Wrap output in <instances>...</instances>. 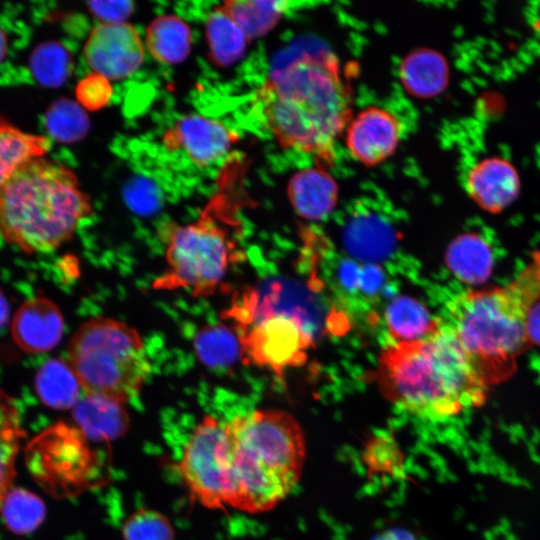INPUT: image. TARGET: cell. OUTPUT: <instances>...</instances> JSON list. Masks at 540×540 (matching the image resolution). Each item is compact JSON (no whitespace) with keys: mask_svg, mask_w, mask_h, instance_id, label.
I'll use <instances>...</instances> for the list:
<instances>
[{"mask_svg":"<svg viewBox=\"0 0 540 540\" xmlns=\"http://www.w3.org/2000/svg\"><path fill=\"white\" fill-rule=\"evenodd\" d=\"M364 267L352 260H343L338 267V280L348 292L363 290Z\"/></svg>","mask_w":540,"mask_h":540,"instance_id":"obj_36","label":"cell"},{"mask_svg":"<svg viewBox=\"0 0 540 540\" xmlns=\"http://www.w3.org/2000/svg\"><path fill=\"white\" fill-rule=\"evenodd\" d=\"M446 263L460 280L480 284L492 270V252L479 235L464 233L455 238L446 251Z\"/></svg>","mask_w":540,"mask_h":540,"instance_id":"obj_21","label":"cell"},{"mask_svg":"<svg viewBox=\"0 0 540 540\" xmlns=\"http://www.w3.org/2000/svg\"><path fill=\"white\" fill-rule=\"evenodd\" d=\"M91 14L101 23L119 24L132 14L134 3L132 1H91L87 3Z\"/></svg>","mask_w":540,"mask_h":540,"instance_id":"obj_34","label":"cell"},{"mask_svg":"<svg viewBox=\"0 0 540 540\" xmlns=\"http://www.w3.org/2000/svg\"><path fill=\"white\" fill-rule=\"evenodd\" d=\"M465 187L478 207L496 214L516 200L520 192V178L510 161L491 156L477 160L468 169Z\"/></svg>","mask_w":540,"mask_h":540,"instance_id":"obj_13","label":"cell"},{"mask_svg":"<svg viewBox=\"0 0 540 540\" xmlns=\"http://www.w3.org/2000/svg\"><path fill=\"white\" fill-rule=\"evenodd\" d=\"M194 348L200 362L211 368L228 367L242 354L239 337L224 324L200 329L194 338Z\"/></svg>","mask_w":540,"mask_h":540,"instance_id":"obj_26","label":"cell"},{"mask_svg":"<svg viewBox=\"0 0 540 540\" xmlns=\"http://www.w3.org/2000/svg\"><path fill=\"white\" fill-rule=\"evenodd\" d=\"M377 377L389 401L434 421L482 406L489 391L446 322L423 339L390 344L381 353Z\"/></svg>","mask_w":540,"mask_h":540,"instance_id":"obj_2","label":"cell"},{"mask_svg":"<svg viewBox=\"0 0 540 540\" xmlns=\"http://www.w3.org/2000/svg\"><path fill=\"white\" fill-rule=\"evenodd\" d=\"M146 44L150 54L162 64L184 61L190 53L192 36L189 26L172 14L155 18L146 29Z\"/></svg>","mask_w":540,"mask_h":540,"instance_id":"obj_18","label":"cell"},{"mask_svg":"<svg viewBox=\"0 0 540 540\" xmlns=\"http://www.w3.org/2000/svg\"><path fill=\"white\" fill-rule=\"evenodd\" d=\"M11 174L5 169V167L0 163V184L6 180Z\"/></svg>","mask_w":540,"mask_h":540,"instance_id":"obj_41","label":"cell"},{"mask_svg":"<svg viewBox=\"0 0 540 540\" xmlns=\"http://www.w3.org/2000/svg\"><path fill=\"white\" fill-rule=\"evenodd\" d=\"M389 335L394 342H412L432 333L439 325L426 307L409 296H397L385 312Z\"/></svg>","mask_w":540,"mask_h":540,"instance_id":"obj_24","label":"cell"},{"mask_svg":"<svg viewBox=\"0 0 540 540\" xmlns=\"http://www.w3.org/2000/svg\"><path fill=\"white\" fill-rule=\"evenodd\" d=\"M35 70L41 81L49 86L62 84L70 75L72 60L69 52L60 44L50 42L38 49Z\"/></svg>","mask_w":540,"mask_h":540,"instance_id":"obj_31","label":"cell"},{"mask_svg":"<svg viewBox=\"0 0 540 540\" xmlns=\"http://www.w3.org/2000/svg\"><path fill=\"white\" fill-rule=\"evenodd\" d=\"M288 196L300 216L309 220H320L335 207L338 187L324 169L306 168L295 173L290 179Z\"/></svg>","mask_w":540,"mask_h":540,"instance_id":"obj_16","label":"cell"},{"mask_svg":"<svg viewBox=\"0 0 540 540\" xmlns=\"http://www.w3.org/2000/svg\"><path fill=\"white\" fill-rule=\"evenodd\" d=\"M124 405L100 395H86L73 408V415L82 431L94 437L113 438L128 424Z\"/></svg>","mask_w":540,"mask_h":540,"instance_id":"obj_19","label":"cell"},{"mask_svg":"<svg viewBox=\"0 0 540 540\" xmlns=\"http://www.w3.org/2000/svg\"><path fill=\"white\" fill-rule=\"evenodd\" d=\"M64 332L59 307L46 297H34L21 304L14 314L11 334L26 353L40 354L55 348Z\"/></svg>","mask_w":540,"mask_h":540,"instance_id":"obj_14","label":"cell"},{"mask_svg":"<svg viewBox=\"0 0 540 540\" xmlns=\"http://www.w3.org/2000/svg\"><path fill=\"white\" fill-rule=\"evenodd\" d=\"M540 300V251L506 285L469 290L448 306L446 322L490 386L507 380L517 359L531 347L528 314Z\"/></svg>","mask_w":540,"mask_h":540,"instance_id":"obj_3","label":"cell"},{"mask_svg":"<svg viewBox=\"0 0 540 540\" xmlns=\"http://www.w3.org/2000/svg\"><path fill=\"white\" fill-rule=\"evenodd\" d=\"M225 207L218 194L197 220L165 225L166 269L154 280L153 289H185L195 297H207L220 288L239 256Z\"/></svg>","mask_w":540,"mask_h":540,"instance_id":"obj_7","label":"cell"},{"mask_svg":"<svg viewBox=\"0 0 540 540\" xmlns=\"http://www.w3.org/2000/svg\"><path fill=\"white\" fill-rule=\"evenodd\" d=\"M287 4L283 1L234 0L224 2L222 7L251 39L270 31L284 14Z\"/></svg>","mask_w":540,"mask_h":540,"instance_id":"obj_27","label":"cell"},{"mask_svg":"<svg viewBox=\"0 0 540 540\" xmlns=\"http://www.w3.org/2000/svg\"><path fill=\"white\" fill-rule=\"evenodd\" d=\"M68 363L86 395L126 404L151 374L140 333L127 323L97 316L83 322L70 339Z\"/></svg>","mask_w":540,"mask_h":540,"instance_id":"obj_6","label":"cell"},{"mask_svg":"<svg viewBox=\"0 0 540 540\" xmlns=\"http://www.w3.org/2000/svg\"><path fill=\"white\" fill-rule=\"evenodd\" d=\"M6 51V39L3 32L0 29V61L4 57Z\"/></svg>","mask_w":540,"mask_h":540,"instance_id":"obj_40","label":"cell"},{"mask_svg":"<svg viewBox=\"0 0 540 540\" xmlns=\"http://www.w3.org/2000/svg\"><path fill=\"white\" fill-rule=\"evenodd\" d=\"M0 513L11 531L25 534L42 523L45 506L43 501L30 491L13 488L6 495Z\"/></svg>","mask_w":540,"mask_h":540,"instance_id":"obj_28","label":"cell"},{"mask_svg":"<svg viewBox=\"0 0 540 540\" xmlns=\"http://www.w3.org/2000/svg\"><path fill=\"white\" fill-rule=\"evenodd\" d=\"M238 331L245 358L278 377L287 368L301 365L312 344L311 333L301 317L272 303L256 310Z\"/></svg>","mask_w":540,"mask_h":540,"instance_id":"obj_8","label":"cell"},{"mask_svg":"<svg viewBox=\"0 0 540 540\" xmlns=\"http://www.w3.org/2000/svg\"><path fill=\"white\" fill-rule=\"evenodd\" d=\"M179 473L196 501L205 507L228 503V440L224 423L206 415L196 425L178 462Z\"/></svg>","mask_w":540,"mask_h":540,"instance_id":"obj_9","label":"cell"},{"mask_svg":"<svg viewBox=\"0 0 540 540\" xmlns=\"http://www.w3.org/2000/svg\"><path fill=\"white\" fill-rule=\"evenodd\" d=\"M50 147L48 137L23 131L0 117V163L10 174L30 161L46 157Z\"/></svg>","mask_w":540,"mask_h":540,"instance_id":"obj_25","label":"cell"},{"mask_svg":"<svg viewBox=\"0 0 540 540\" xmlns=\"http://www.w3.org/2000/svg\"><path fill=\"white\" fill-rule=\"evenodd\" d=\"M228 440L227 505L264 512L297 484L305 460L302 429L287 412L254 410L224 423Z\"/></svg>","mask_w":540,"mask_h":540,"instance_id":"obj_4","label":"cell"},{"mask_svg":"<svg viewBox=\"0 0 540 540\" xmlns=\"http://www.w3.org/2000/svg\"><path fill=\"white\" fill-rule=\"evenodd\" d=\"M372 540H417L409 531L402 528H391L381 532Z\"/></svg>","mask_w":540,"mask_h":540,"instance_id":"obj_38","label":"cell"},{"mask_svg":"<svg viewBox=\"0 0 540 540\" xmlns=\"http://www.w3.org/2000/svg\"><path fill=\"white\" fill-rule=\"evenodd\" d=\"M526 331L530 345L540 346V300L534 304L528 314Z\"/></svg>","mask_w":540,"mask_h":540,"instance_id":"obj_37","label":"cell"},{"mask_svg":"<svg viewBox=\"0 0 540 540\" xmlns=\"http://www.w3.org/2000/svg\"><path fill=\"white\" fill-rule=\"evenodd\" d=\"M233 142L234 135L222 122L197 114L180 118L164 134V144L167 147L183 148L188 157L200 167L225 155Z\"/></svg>","mask_w":540,"mask_h":540,"instance_id":"obj_12","label":"cell"},{"mask_svg":"<svg viewBox=\"0 0 540 540\" xmlns=\"http://www.w3.org/2000/svg\"><path fill=\"white\" fill-rule=\"evenodd\" d=\"M24 437L21 416L15 400L0 388V511L12 489L16 458Z\"/></svg>","mask_w":540,"mask_h":540,"instance_id":"obj_22","label":"cell"},{"mask_svg":"<svg viewBox=\"0 0 540 540\" xmlns=\"http://www.w3.org/2000/svg\"><path fill=\"white\" fill-rule=\"evenodd\" d=\"M393 227L381 215L371 211L355 213L348 221L343 243L350 255L369 261L387 258L396 245Z\"/></svg>","mask_w":540,"mask_h":540,"instance_id":"obj_15","label":"cell"},{"mask_svg":"<svg viewBox=\"0 0 540 540\" xmlns=\"http://www.w3.org/2000/svg\"><path fill=\"white\" fill-rule=\"evenodd\" d=\"M345 134L350 154L360 163L373 166L390 157L399 142L397 118L381 107H368L351 118Z\"/></svg>","mask_w":540,"mask_h":540,"instance_id":"obj_11","label":"cell"},{"mask_svg":"<svg viewBox=\"0 0 540 540\" xmlns=\"http://www.w3.org/2000/svg\"><path fill=\"white\" fill-rule=\"evenodd\" d=\"M92 210L76 173L46 157L17 168L0 184V234L26 253L57 250Z\"/></svg>","mask_w":540,"mask_h":540,"instance_id":"obj_5","label":"cell"},{"mask_svg":"<svg viewBox=\"0 0 540 540\" xmlns=\"http://www.w3.org/2000/svg\"><path fill=\"white\" fill-rule=\"evenodd\" d=\"M399 75L404 88L411 95L429 98L445 89L449 80V69L440 53L421 48L403 59Z\"/></svg>","mask_w":540,"mask_h":540,"instance_id":"obj_17","label":"cell"},{"mask_svg":"<svg viewBox=\"0 0 540 540\" xmlns=\"http://www.w3.org/2000/svg\"><path fill=\"white\" fill-rule=\"evenodd\" d=\"M126 199L133 208L148 211L156 203V189L148 181L139 179L126 190Z\"/></svg>","mask_w":540,"mask_h":540,"instance_id":"obj_35","label":"cell"},{"mask_svg":"<svg viewBox=\"0 0 540 540\" xmlns=\"http://www.w3.org/2000/svg\"><path fill=\"white\" fill-rule=\"evenodd\" d=\"M35 390L41 402L53 409H70L80 400V383L67 361L51 358L35 376Z\"/></svg>","mask_w":540,"mask_h":540,"instance_id":"obj_20","label":"cell"},{"mask_svg":"<svg viewBox=\"0 0 540 540\" xmlns=\"http://www.w3.org/2000/svg\"><path fill=\"white\" fill-rule=\"evenodd\" d=\"M363 459L372 474L398 476L403 472V454L389 435L373 436L366 443Z\"/></svg>","mask_w":540,"mask_h":540,"instance_id":"obj_30","label":"cell"},{"mask_svg":"<svg viewBox=\"0 0 540 540\" xmlns=\"http://www.w3.org/2000/svg\"><path fill=\"white\" fill-rule=\"evenodd\" d=\"M8 314H9V310H8L7 301L3 293L0 291V329L6 323L8 319Z\"/></svg>","mask_w":540,"mask_h":540,"instance_id":"obj_39","label":"cell"},{"mask_svg":"<svg viewBox=\"0 0 540 540\" xmlns=\"http://www.w3.org/2000/svg\"><path fill=\"white\" fill-rule=\"evenodd\" d=\"M112 93L110 80L95 72L83 77L75 88L77 103L89 111L104 108L109 103Z\"/></svg>","mask_w":540,"mask_h":540,"instance_id":"obj_33","label":"cell"},{"mask_svg":"<svg viewBox=\"0 0 540 540\" xmlns=\"http://www.w3.org/2000/svg\"><path fill=\"white\" fill-rule=\"evenodd\" d=\"M46 126L55 140L74 143L86 136L90 124L87 114L78 103L61 99L47 111Z\"/></svg>","mask_w":540,"mask_h":540,"instance_id":"obj_29","label":"cell"},{"mask_svg":"<svg viewBox=\"0 0 540 540\" xmlns=\"http://www.w3.org/2000/svg\"><path fill=\"white\" fill-rule=\"evenodd\" d=\"M205 34L211 61L227 67L238 61L247 47L248 37L235 23L222 5L214 7L208 15Z\"/></svg>","mask_w":540,"mask_h":540,"instance_id":"obj_23","label":"cell"},{"mask_svg":"<svg viewBox=\"0 0 540 540\" xmlns=\"http://www.w3.org/2000/svg\"><path fill=\"white\" fill-rule=\"evenodd\" d=\"M261 119L285 149L330 163L352 118L350 89L337 58L308 53L273 72L255 95Z\"/></svg>","mask_w":540,"mask_h":540,"instance_id":"obj_1","label":"cell"},{"mask_svg":"<svg viewBox=\"0 0 540 540\" xmlns=\"http://www.w3.org/2000/svg\"><path fill=\"white\" fill-rule=\"evenodd\" d=\"M123 536L124 540H173V529L162 514L140 510L125 522Z\"/></svg>","mask_w":540,"mask_h":540,"instance_id":"obj_32","label":"cell"},{"mask_svg":"<svg viewBox=\"0 0 540 540\" xmlns=\"http://www.w3.org/2000/svg\"><path fill=\"white\" fill-rule=\"evenodd\" d=\"M88 66L110 81L133 74L145 56L137 30L128 23H100L90 32L83 48Z\"/></svg>","mask_w":540,"mask_h":540,"instance_id":"obj_10","label":"cell"}]
</instances>
